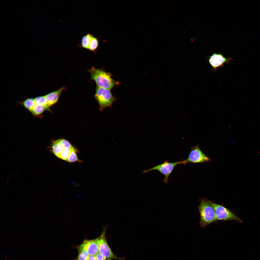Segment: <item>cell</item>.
Wrapping results in <instances>:
<instances>
[{
    "label": "cell",
    "instance_id": "19",
    "mask_svg": "<svg viewBox=\"0 0 260 260\" xmlns=\"http://www.w3.org/2000/svg\"><path fill=\"white\" fill-rule=\"evenodd\" d=\"M106 260H111L110 259H108Z\"/></svg>",
    "mask_w": 260,
    "mask_h": 260
},
{
    "label": "cell",
    "instance_id": "6",
    "mask_svg": "<svg viewBox=\"0 0 260 260\" xmlns=\"http://www.w3.org/2000/svg\"><path fill=\"white\" fill-rule=\"evenodd\" d=\"M191 148L188 156L187 159L183 161V164L185 165L188 163H202L210 161V159L203 153L198 145Z\"/></svg>",
    "mask_w": 260,
    "mask_h": 260
},
{
    "label": "cell",
    "instance_id": "17",
    "mask_svg": "<svg viewBox=\"0 0 260 260\" xmlns=\"http://www.w3.org/2000/svg\"><path fill=\"white\" fill-rule=\"evenodd\" d=\"M96 256L97 260H106V258L99 253Z\"/></svg>",
    "mask_w": 260,
    "mask_h": 260
},
{
    "label": "cell",
    "instance_id": "11",
    "mask_svg": "<svg viewBox=\"0 0 260 260\" xmlns=\"http://www.w3.org/2000/svg\"><path fill=\"white\" fill-rule=\"evenodd\" d=\"M34 98V103L29 111L34 106H39L44 108L46 110H50L46 95L39 96Z\"/></svg>",
    "mask_w": 260,
    "mask_h": 260
},
{
    "label": "cell",
    "instance_id": "5",
    "mask_svg": "<svg viewBox=\"0 0 260 260\" xmlns=\"http://www.w3.org/2000/svg\"><path fill=\"white\" fill-rule=\"evenodd\" d=\"M183 164V161L174 162H169L168 161H165L162 164L156 165L148 169L144 170L143 172L146 173L154 170H158L165 177L163 179L165 183H167L169 176L175 167L178 164Z\"/></svg>",
    "mask_w": 260,
    "mask_h": 260
},
{
    "label": "cell",
    "instance_id": "15",
    "mask_svg": "<svg viewBox=\"0 0 260 260\" xmlns=\"http://www.w3.org/2000/svg\"><path fill=\"white\" fill-rule=\"evenodd\" d=\"M78 150H77L73 151L70 155L68 158L67 162L71 163L76 162H81L77 156V153L78 152Z\"/></svg>",
    "mask_w": 260,
    "mask_h": 260
},
{
    "label": "cell",
    "instance_id": "9",
    "mask_svg": "<svg viewBox=\"0 0 260 260\" xmlns=\"http://www.w3.org/2000/svg\"><path fill=\"white\" fill-rule=\"evenodd\" d=\"M89 255L96 256L99 253L97 238L91 240H84L80 246Z\"/></svg>",
    "mask_w": 260,
    "mask_h": 260
},
{
    "label": "cell",
    "instance_id": "16",
    "mask_svg": "<svg viewBox=\"0 0 260 260\" xmlns=\"http://www.w3.org/2000/svg\"><path fill=\"white\" fill-rule=\"evenodd\" d=\"M61 144L65 148L72 149L74 147L68 141L64 139H59Z\"/></svg>",
    "mask_w": 260,
    "mask_h": 260
},
{
    "label": "cell",
    "instance_id": "12",
    "mask_svg": "<svg viewBox=\"0 0 260 260\" xmlns=\"http://www.w3.org/2000/svg\"><path fill=\"white\" fill-rule=\"evenodd\" d=\"M93 36V34L90 33L86 34L83 37L81 43L78 45V46L81 48L88 50Z\"/></svg>",
    "mask_w": 260,
    "mask_h": 260
},
{
    "label": "cell",
    "instance_id": "18",
    "mask_svg": "<svg viewBox=\"0 0 260 260\" xmlns=\"http://www.w3.org/2000/svg\"><path fill=\"white\" fill-rule=\"evenodd\" d=\"M88 260H97L96 256L89 255Z\"/></svg>",
    "mask_w": 260,
    "mask_h": 260
},
{
    "label": "cell",
    "instance_id": "13",
    "mask_svg": "<svg viewBox=\"0 0 260 260\" xmlns=\"http://www.w3.org/2000/svg\"><path fill=\"white\" fill-rule=\"evenodd\" d=\"M99 38L94 36L92 37L88 50L96 53L98 49L99 45Z\"/></svg>",
    "mask_w": 260,
    "mask_h": 260
},
{
    "label": "cell",
    "instance_id": "4",
    "mask_svg": "<svg viewBox=\"0 0 260 260\" xmlns=\"http://www.w3.org/2000/svg\"><path fill=\"white\" fill-rule=\"evenodd\" d=\"M213 208L217 220H231L241 222L242 221L233 212L221 205L207 199Z\"/></svg>",
    "mask_w": 260,
    "mask_h": 260
},
{
    "label": "cell",
    "instance_id": "1",
    "mask_svg": "<svg viewBox=\"0 0 260 260\" xmlns=\"http://www.w3.org/2000/svg\"><path fill=\"white\" fill-rule=\"evenodd\" d=\"M88 71L91 78L95 81L97 86L99 87L110 90L119 84L112 78L111 74L103 69L92 67Z\"/></svg>",
    "mask_w": 260,
    "mask_h": 260
},
{
    "label": "cell",
    "instance_id": "10",
    "mask_svg": "<svg viewBox=\"0 0 260 260\" xmlns=\"http://www.w3.org/2000/svg\"><path fill=\"white\" fill-rule=\"evenodd\" d=\"M66 89V87H62L56 91L46 95L48 104L50 107L57 102L62 92Z\"/></svg>",
    "mask_w": 260,
    "mask_h": 260
},
{
    "label": "cell",
    "instance_id": "8",
    "mask_svg": "<svg viewBox=\"0 0 260 260\" xmlns=\"http://www.w3.org/2000/svg\"><path fill=\"white\" fill-rule=\"evenodd\" d=\"M231 59V58L225 57L220 53H214L211 56H208V59L212 70L215 71L218 68L222 67L225 63H229Z\"/></svg>",
    "mask_w": 260,
    "mask_h": 260
},
{
    "label": "cell",
    "instance_id": "14",
    "mask_svg": "<svg viewBox=\"0 0 260 260\" xmlns=\"http://www.w3.org/2000/svg\"><path fill=\"white\" fill-rule=\"evenodd\" d=\"M89 255L87 252L80 246L78 248V260H88Z\"/></svg>",
    "mask_w": 260,
    "mask_h": 260
},
{
    "label": "cell",
    "instance_id": "3",
    "mask_svg": "<svg viewBox=\"0 0 260 260\" xmlns=\"http://www.w3.org/2000/svg\"><path fill=\"white\" fill-rule=\"evenodd\" d=\"M94 97L98 102L99 109L102 111L107 108H111L116 98L109 90L97 86Z\"/></svg>",
    "mask_w": 260,
    "mask_h": 260
},
{
    "label": "cell",
    "instance_id": "2",
    "mask_svg": "<svg viewBox=\"0 0 260 260\" xmlns=\"http://www.w3.org/2000/svg\"><path fill=\"white\" fill-rule=\"evenodd\" d=\"M199 201L198 208L200 215V227L204 228L217 220L213 208L207 199L202 198Z\"/></svg>",
    "mask_w": 260,
    "mask_h": 260
},
{
    "label": "cell",
    "instance_id": "7",
    "mask_svg": "<svg viewBox=\"0 0 260 260\" xmlns=\"http://www.w3.org/2000/svg\"><path fill=\"white\" fill-rule=\"evenodd\" d=\"M105 230L104 229L100 236L97 238L99 253L106 258L119 259L112 253L107 242L105 236Z\"/></svg>",
    "mask_w": 260,
    "mask_h": 260
}]
</instances>
